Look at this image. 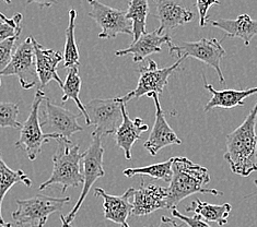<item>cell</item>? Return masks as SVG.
I'll list each match as a JSON object with an SVG mask.
<instances>
[{
	"label": "cell",
	"mask_w": 257,
	"mask_h": 227,
	"mask_svg": "<svg viewBox=\"0 0 257 227\" xmlns=\"http://www.w3.org/2000/svg\"><path fill=\"white\" fill-rule=\"evenodd\" d=\"M32 44L35 55V68L38 73L40 88H44L51 81H56L60 88L64 87V82L57 73V66L64 60L62 54L57 51L47 50L43 47L33 36Z\"/></svg>",
	"instance_id": "17"
},
{
	"label": "cell",
	"mask_w": 257,
	"mask_h": 227,
	"mask_svg": "<svg viewBox=\"0 0 257 227\" xmlns=\"http://www.w3.org/2000/svg\"><path fill=\"white\" fill-rule=\"evenodd\" d=\"M17 183H23L28 187L32 186V180L30 179L28 175L24 173L23 170L18 169L14 170L11 169L7 164L4 162L2 157V152H0V222L5 224V220L3 219L2 215V206L5 195L11 189L12 186L17 185Z\"/></svg>",
	"instance_id": "23"
},
{
	"label": "cell",
	"mask_w": 257,
	"mask_h": 227,
	"mask_svg": "<svg viewBox=\"0 0 257 227\" xmlns=\"http://www.w3.org/2000/svg\"><path fill=\"white\" fill-rule=\"evenodd\" d=\"M208 23L211 24L213 28L222 30L229 38L242 40L245 46H249L250 41L257 35V20H253L248 15H241L234 20H208L207 24Z\"/></svg>",
	"instance_id": "20"
},
{
	"label": "cell",
	"mask_w": 257,
	"mask_h": 227,
	"mask_svg": "<svg viewBox=\"0 0 257 227\" xmlns=\"http://www.w3.org/2000/svg\"><path fill=\"white\" fill-rule=\"evenodd\" d=\"M17 76L22 89L30 90L39 82L38 73L35 68V55L31 36L17 47L10 64L0 72V85L2 78Z\"/></svg>",
	"instance_id": "10"
},
{
	"label": "cell",
	"mask_w": 257,
	"mask_h": 227,
	"mask_svg": "<svg viewBox=\"0 0 257 227\" xmlns=\"http://www.w3.org/2000/svg\"><path fill=\"white\" fill-rule=\"evenodd\" d=\"M0 19H2L4 22L6 23H9V24H16L17 22L22 21V15L21 14H18L16 16H14L12 18H7L4 14L0 12Z\"/></svg>",
	"instance_id": "35"
},
{
	"label": "cell",
	"mask_w": 257,
	"mask_h": 227,
	"mask_svg": "<svg viewBox=\"0 0 257 227\" xmlns=\"http://www.w3.org/2000/svg\"><path fill=\"white\" fill-rule=\"evenodd\" d=\"M156 17L160 22L157 29L159 34H168L177 27L184 26L194 19V14L177 0H154Z\"/></svg>",
	"instance_id": "16"
},
{
	"label": "cell",
	"mask_w": 257,
	"mask_h": 227,
	"mask_svg": "<svg viewBox=\"0 0 257 227\" xmlns=\"http://www.w3.org/2000/svg\"><path fill=\"white\" fill-rule=\"evenodd\" d=\"M92 141L91 144L82 154V176H83V188L80 197H79L77 203L72 207V210L68 213V215L64 216L60 214L63 227H69L75 219L78 211L80 210L81 205L87 198L90 189L92 188L93 183L99 178L105 175V170L103 168V156H104V148L102 145V136L94 131L91 134Z\"/></svg>",
	"instance_id": "5"
},
{
	"label": "cell",
	"mask_w": 257,
	"mask_h": 227,
	"mask_svg": "<svg viewBox=\"0 0 257 227\" xmlns=\"http://www.w3.org/2000/svg\"><path fill=\"white\" fill-rule=\"evenodd\" d=\"M205 89L211 93V99L205 107L204 112L208 113L213 108H234L237 106H244V100L248 96L257 94V88H250L246 90H222L217 91L211 84L207 83L205 80Z\"/></svg>",
	"instance_id": "21"
},
{
	"label": "cell",
	"mask_w": 257,
	"mask_h": 227,
	"mask_svg": "<svg viewBox=\"0 0 257 227\" xmlns=\"http://www.w3.org/2000/svg\"><path fill=\"white\" fill-rule=\"evenodd\" d=\"M257 102L249 110L247 117L234 131L226 136L224 159L232 173L247 177L257 171Z\"/></svg>",
	"instance_id": "1"
},
{
	"label": "cell",
	"mask_w": 257,
	"mask_h": 227,
	"mask_svg": "<svg viewBox=\"0 0 257 227\" xmlns=\"http://www.w3.org/2000/svg\"><path fill=\"white\" fill-rule=\"evenodd\" d=\"M232 210L230 203L223 204H210L199 199L194 200L191 205L186 206V212L194 213L204 218L206 222H215L220 226L228 223V218Z\"/></svg>",
	"instance_id": "22"
},
{
	"label": "cell",
	"mask_w": 257,
	"mask_h": 227,
	"mask_svg": "<svg viewBox=\"0 0 257 227\" xmlns=\"http://www.w3.org/2000/svg\"><path fill=\"white\" fill-rule=\"evenodd\" d=\"M79 116L80 114H73L70 110L57 105L46 97L41 127L45 133L56 134L59 139L71 142L72 134L83 130V128L77 121Z\"/></svg>",
	"instance_id": "11"
},
{
	"label": "cell",
	"mask_w": 257,
	"mask_h": 227,
	"mask_svg": "<svg viewBox=\"0 0 257 227\" xmlns=\"http://www.w3.org/2000/svg\"><path fill=\"white\" fill-rule=\"evenodd\" d=\"M19 38L20 35H17L4 42H0V72L10 64L11 58L14 56V48Z\"/></svg>",
	"instance_id": "29"
},
{
	"label": "cell",
	"mask_w": 257,
	"mask_h": 227,
	"mask_svg": "<svg viewBox=\"0 0 257 227\" xmlns=\"http://www.w3.org/2000/svg\"><path fill=\"white\" fill-rule=\"evenodd\" d=\"M69 24L66 30V42L64 50V67L65 68H72V67L80 66V56H79V50L76 43L75 28H76V18L77 11L70 9L68 12Z\"/></svg>",
	"instance_id": "26"
},
{
	"label": "cell",
	"mask_w": 257,
	"mask_h": 227,
	"mask_svg": "<svg viewBox=\"0 0 257 227\" xmlns=\"http://www.w3.org/2000/svg\"><path fill=\"white\" fill-rule=\"evenodd\" d=\"M163 44H172V39L168 34H159L158 31L150 33H145L138 41L133 42V44L126 50L115 52V56L121 57L127 55H133L134 63H142L152 54L161 53Z\"/></svg>",
	"instance_id": "18"
},
{
	"label": "cell",
	"mask_w": 257,
	"mask_h": 227,
	"mask_svg": "<svg viewBox=\"0 0 257 227\" xmlns=\"http://www.w3.org/2000/svg\"><path fill=\"white\" fill-rule=\"evenodd\" d=\"M70 197L54 198L45 194H36L27 200H17L18 210L12 213L17 226L44 227L54 213H60L64 206L69 203Z\"/></svg>",
	"instance_id": "4"
},
{
	"label": "cell",
	"mask_w": 257,
	"mask_h": 227,
	"mask_svg": "<svg viewBox=\"0 0 257 227\" xmlns=\"http://www.w3.org/2000/svg\"><path fill=\"white\" fill-rule=\"evenodd\" d=\"M17 227H30V226H17Z\"/></svg>",
	"instance_id": "39"
},
{
	"label": "cell",
	"mask_w": 257,
	"mask_h": 227,
	"mask_svg": "<svg viewBox=\"0 0 257 227\" xmlns=\"http://www.w3.org/2000/svg\"><path fill=\"white\" fill-rule=\"evenodd\" d=\"M215 5H220L219 0H196V7L199 15V26L206 27L208 21V11Z\"/></svg>",
	"instance_id": "31"
},
{
	"label": "cell",
	"mask_w": 257,
	"mask_h": 227,
	"mask_svg": "<svg viewBox=\"0 0 257 227\" xmlns=\"http://www.w3.org/2000/svg\"><path fill=\"white\" fill-rule=\"evenodd\" d=\"M134 188L127 189L121 195L108 194L102 188L94 189L95 197L103 198L104 217L115 224H118L120 227H130L127 219L133 211L131 200L134 197Z\"/></svg>",
	"instance_id": "14"
},
{
	"label": "cell",
	"mask_w": 257,
	"mask_h": 227,
	"mask_svg": "<svg viewBox=\"0 0 257 227\" xmlns=\"http://www.w3.org/2000/svg\"><path fill=\"white\" fill-rule=\"evenodd\" d=\"M149 15L148 0H131L126 12L127 19L133 24V42H136L145 33L147 17Z\"/></svg>",
	"instance_id": "24"
},
{
	"label": "cell",
	"mask_w": 257,
	"mask_h": 227,
	"mask_svg": "<svg viewBox=\"0 0 257 227\" xmlns=\"http://www.w3.org/2000/svg\"><path fill=\"white\" fill-rule=\"evenodd\" d=\"M121 114H123V121L115 133V141L118 148L123 149L126 159L132 158V149L136 141L142 138V134L148 131V125L144 124L142 118L132 119L125 107V103L121 105Z\"/></svg>",
	"instance_id": "19"
},
{
	"label": "cell",
	"mask_w": 257,
	"mask_h": 227,
	"mask_svg": "<svg viewBox=\"0 0 257 227\" xmlns=\"http://www.w3.org/2000/svg\"><path fill=\"white\" fill-rule=\"evenodd\" d=\"M144 227H148V226H144ZM150 227H184V224H179L173 218H170L168 216H162L160 224L158 226H150Z\"/></svg>",
	"instance_id": "33"
},
{
	"label": "cell",
	"mask_w": 257,
	"mask_h": 227,
	"mask_svg": "<svg viewBox=\"0 0 257 227\" xmlns=\"http://www.w3.org/2000/svg\"><path fill=\"white\" fill-rule=\"evenodd\" d=\"M171 213H172V216L175 218L181 219L183 223L186 224L188 227H211L209 224H208L206 220L201 219L200 216L198 215H194L193 217H188L184 214H182L181 212H179L176 207L172 208L171 210Z\"/></svg>",
	"instance_id": "30"
},
{
	"label": "cell",
	"mask_w": 257,
	"mask_h": 227,
	"mask_svg": "<svg viewBox=\"0 0 257 227\" xmlns=\"http://www.w3.org/2000/svg\"><path fill=\"white\" fill-rule=\"evenodd\" d=\"M27 4L28 5H30V4H38L41 8H44V7L50 8V7H52L53 5L57 4V2H56V0H28Z\"/></svg>",
	"instance_id": "34"
},
{
	"label": "cell",
	"mask_w": 257,
	"mask_h": 227,
	"mask_svg": "<svg viewBox=\"0 0 257 227\" xmlns=\"http://www.w3.org/2000/svg\"><path fill=\"white\" fill-rule=\"evenodd\" d=\"M69 227H73V226H71V225H70V226H69Z\"/></svg>",
	"instance_id": "41"
},
{
	"label": "cell",
	"mask_w": 257,
	"mask_h": 227,
	"mask_svg": "<svg viewBox=\"0 0 257 227\" xmlns=\"http://www.w3.org/2000/svg\"><path fill=\"white\" fill-rule=\"evenodd\" d=\"M147 96L151 97L156 105V120L150 136L146 141L144 146L145 149L150 153V155L155 156L159 151L167 148L170 145H180L182 144V140L177 137L172 128L170 127L169 122L165 119V115L161 107L159 95L156 93H150Z\"/></svg>",
	"instance_id": "13"
},
{
	"label": "cell",
	"mask_w": 257,
	"mask_h": 227,
	"mask_svg": "<svg viewBox=\"0 0 257 227\" xmlns=\"http://www.w3.org/2000/svg\"><path fill=\"white\" fill-rule=\"evenodd\" d=\"M185 60V58L177 59L176 63L167 68H158V65L155 60L149 59L147 66L140 67V76L138 80V84L135 90H133L125 96L120 97L123 103H127L134 99H139L144 95H148L150 93H156L158 95L162 94L164 88L169 83V78L172 73L177 70L180 65Z\"/></svg>",
	"instance_id": "9"
},
{
	"label": "cell",
	"mask_w": 257,
	"mask_h": 227,
	"mask_svg": "<svg viewBox=\"0 0 257 227\" xmlns=\"http://www.w3.org/2000/svg\"><path fill=\"white\" fill-rule=\"evenodd\" d=\"M64 91V95L62 97V101L65 103L68 100H73L76 103L77 107L80 109L81 115L84 116L85 124L90 126V119L85 110V106L82 104L80 100V90H81V78L79 76L78 67H72V68L68 69L67 72V77L65 79L64 87L62 88Z\"/></svg>",
	"instance_id": "25"
},
{
	"label": "cell",
	"mask_w": 257,
	"mask_h": 227,
	"mask_svg": "<svg viewBox=\"0 0 257 227\" xmlns=\"http://www.w3.org/2000/svg\"><path fill=\"white\" fill-rule=\"evenodd\" d=\"M173 157L162 163H157L145 167L127 168L123 171L124 176L132 178L134 176H148L155 179H161L165 182H170L172 179Z\"/></svg>",
	"instance_id": "27"
},
{
	"label": "cell",
	"mask_w": 257,
	"mask_h": 227,
	"mask_svg": "<svg viewBox=\"0 0 257 227\" xmlns=\"http://www.w3.org/2000/svg\"><path fill=\"white\" fill-rule=\"evenodd\" d=\"M45 93L41 89L35 92L29 117L23 122L19 140L16 142V146L27 153L30 161H35L41 154L43 145L50 142V140H58L56 134H48L43 131L41 127L40 106L45 101Z\"/></svg>",
	"instance_id": "6"
},
{
	"label": "cell",
	"mask_w": 257,
	"mask_h": 227,
	"mask_svg": "<svg viewBox=\"0 0 257 227\" xmlns=\"http://www.w3.org/2000/svg\"><path fill=\"white\" fill-rule=\"evenodd\" d=\"M167 199L168 188L157 185L146 186L142 180L140 188L135 189L132 214L134 216H145L161 208H167Z\"/></svg>",
	"instance_id": "15"
},
{
	"label": "cell",
	"mask_w": 257,
	"mask_h": 227,
	"mask_svg": "<svg viewBox=\"0 0 257 227\" xmlns=\"http://www.w3.org/2000/svg\"><path fill=\"white\" fill-rule=\"evenodd\" d=\"M0 224H2V225H3V223H2V222H0Z\"/></svg>",
	"instance_id": "40"
},
{
	"label": "cell",
	"mask_w": 257,
	"mask_h": 227,
	"mask_svg": "<svg viewBox=\"0 0 257 227\" xmlns=\"http://www.w3.org/2000/svg\"><path fill=\"white\" fill-rule=\"evenodd\" d=\"M171 57L181 59L193 57L210 66L216 70L219 82H225L221 70V61L225 55L224 48L217 39H201L197 42H181L179 44H169Z\"/></svg>",
	"instance_id": "7"
},
{
	"label": "cell",
	"mask_w": 257,
	"mask_h": 227,
	"mask_svg": "<svg viewBox=\"0 0 257 227\" xmlns=\"http://www.w3.org/2000/svg\"><path fill=\"white\" fill-rule=\"evenodd\" d=\"M21 31V21L17 22L16 24H9L6 22L0 23V42H4L17 35H20Z\"/></svg>",
	"instance_id": "32"
},
{
	"label": "cell",
	"mask_w": 257,
	"mask_h": 227,
	"mask_svg": "<svg viewBox=\"0 0 257 227\" xmlns=\"http://www.w3.org/2000/svg\"><path fill=\"white\" fill-rule=\"evenodd\" d=\"M19 105L16 103L0 102V127L21 129L22 125L18 120Z\"/></svg>",
	"instance_id": "28"
},
{
	"label": "cell",
	"mask_w": 257,
	"mask_h": 227,
	"mask_svg": "<svg viewBox=\"0 0 257 227\" xmlns=\"http://www.w3.org/2000/svg\"><path fill=\"white\" fill-rule=\"evenodd\" d=\"M58 148L52 156L53 171L51 177L40 186V191L52 185H60L63 192L69 187L83 185V176L80 169L82 154H80V145H72L71 142L62 139L56 140Z\"/></svg>",
	"instance_id": "3"
},
{
	"label": "cell",
	"mask_w": 257,
	"mask_h": 227,
	"mask_svg": "<svg viewBox=\"0 0 257 227\" xmlns=\"http://www.w3.org/2000/svg\"><path fill=\"white\" fill-rule=\"evenodd\" d=\"M88 3L92 9L89 12V17L102 29L100 39H115L118 34L133 35V24L127 19L125 11L108 7L100 0H88Z\"/></svg>",
	"instance_id": "12"
},
{
	"label": "cell",
	"mask_w": 257,
	"mask_h": 227,
	"mask_svg": "<svg viewBox=\"0 0 257 227\" xmlns=\"http://www.w3.org/2000/svg\"><path fill=\"white\" fill-rule=\"evenodd\" d=\"M120 97L113 99H94L85 106L90 119V126L95 127V133L108 136L116 133L123 121Z\"/></svg>",
	"instance_id": "8"
},
{
	"label": "cell",
	"mask_w": 257,
	"mask_h": 227,
	"mask_svg": "<svg viewBox=\"0 0 257 227\" xmlns=\"http://www.w3.org/2000/svg\"><path fill=\"white\" fill-rule=\"evenodd\" d=\"M254 183H255V186L257 187V179H255V180H254Z\"/></svg>",
	"instance_id": "38"
},
{
	"label": "cell",
	"mask_w": 257,
	"mask_h": 227,
	"mask_svg": "<svg viewBox=\"0 0 257 227\" xmlns=\"http://www.w3.org/2000/svg\"><path fill=\"white\" fill-rule=\"evenodd\" d=\"M3 2H5L7 5H11V0H3Z\"/></svg>",
	"instance_id": "37"
},
{
	"label": "cell",
	"mask_w": 257,
	"mask_h": 227,
	"mask_svg": "<svg viewBox=\"0 0 257 227\" xmlns=\"http://www.w3.org/2000/svg\"><path fill=\"white\" fill-rule=\"evenodd\" d=\"M172 179L168 188L167 210H172L181 201L195 193L222 195L223 192L205 186L210 182L208 169L187 157H173Z\"/></svg>",
	"instance_id": "2"
},
{
	"label": "cell",
	"mask_w": 257,
	"mask_h": 227,
	"mask_svg": "<svg viewBox=\"0 0 257 227\" xmlns=\"http://www.w3.org/2000/svg\"><path fill=\"white\" fill-rule=\"evenodd\" d=\"M2 227H12L10 223H5L4 225H2Z\"/></svg>",
	"instance_id": "36"
}]
</instances>
